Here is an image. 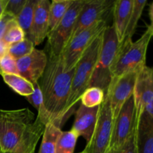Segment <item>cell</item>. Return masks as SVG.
I'll return each instance as SVG.
<instances>
[{
	"instance_id": "cell-13",
	"label": "cell",
	"mask_w": 153,
	"mask_h": 153,
	"mask_svg": "<svg viewBox=\"0 0 153 153\" xmlns=\"http://www.w3.org/2000/svg\"><path fill=\"white\" fill-rule=\"evenodd\" d=\"M47 63V54L43 50L34 48L29 55L16 61V67L19 76L34 85L39 82Z\"/></svg>"
},
{
	"instance_id": "cell-6",
	"label": "cell",
	"mask_w": 153,
	"mask_h": 153,
	"mask_svg": "<svg viewBox=\"0 0 153 153\" xmlns=\"http://www.w3.org/2000/svg\"><path fill=\"white\" fill-rule=\"evenodd\" d=\"M107 26L105 19L100 20L70 40L61 54L64 71L68 72L76 67L77 63L93 41Z\"/></svg>"
},
{
	"instance_id": "cell-28",
	"label": "cell",
	"mask_w": 153,
	"mask_h": 153,
	"mask_svg": "<svg viewBox=\"0 0 153 153\" xmlns=\"http://www.w3.org/2000/svg\"><path fill=\"white\" fill-rule=\"evenodd\" d=\"M25 38V34L16 19H13L9 23L2 40L8 45L22 41Z\"/></svg>"
},
{
	"instance_id": "cell-15",
	"label": "cell",
	"mask_w": 153,
	"mask_h": 153,
	"mask_svg": "<svg viewBox=\"0 0 153 153\" xmlns=\"http://www.w3.org/2000/svg\"><path fill=\"white\" fill-rule=\"evenodd\" d=\"M137 153H153V117L146 112L135 115Z\"/></svg>"
},
{
	"instance_id": "cell-9",
	"label": "cell",
	"mask_w": 153,
	"mask_h": 153,
	"mask_svg": "<svg viewBox=\"0 0 153 153\" xmlns=\"http://www.w3.org/2000/svg\"><path fill=\"white\" fill-rule=\"evenodd\" d=\"M135 128V106L134 97H130L123 105L114 120L110 145L108 150L119 151L131 137Z\"/></svg>"
},
{
	"instance_id": "cell-12",
	"label": "cell",
	"mask_w": 153,
	"mask_h": 153,
	"mask_svg": "<svg viewBox=\"0 0 153 153\" xmlns=\"http://www.w3.org/2000/svg\"><path fill=\"white\" fill-rule=\"evenodd\" d=\"M138 71L128 73L111 82L105 95L109 99L114 120L126 102L132 97Z\"/></svg>"
},
{
	"instance_id": "cell-37",
	"label": "cell",
	"mask_w": 153,
	"mask_h": 153,
	"mask_svg": "<svg viewBox=\"0 0 153 153\" xmlns=\"http://www.w3.org/2000/svg\"><path fill=\"white\" fill-rule=\"evenodd\" d=\"M79 153H85V152H84V151H82V152H79Z\"/></svg>"
},
{
	"instance_id": "cell-33",
	"label": "cell",
	"mask_w": 153,
	"mask_h": 153,
	"mask_svg": "<svg viewBox=\"0 0 153 153\" xmlns=\"http://www.w3.org/2000/svg\"><path fill=\"white\" fill-rule=\"evenodd\" d=\"M9 45L3 40H0V61L1 58L8 53Z\"/></svg>"
},
{
	"instance_id": "cell-30",
	"label": "cell",
	"mask_w": 153,
	"mask_h": 153,
	"mask_svg": "<svg viewBox=\"0 0 153 153\" xmlns=\"http://www.w3.org/2000/svg\"><path fill=\"white\" fill-rule=\"evenodd\" d=\"M26 2L27 0H7L4 12L16 19L25 7Z\"/></svg>"
},
{
	"instance_id": "cell-5",
	"label": "cell",
	"mask_w": 153,
	"mask_h": 153,
	"mask_svg": "<svg viewBox=\"0 0 153 153\" xmlns=\"http://www.w3.org/2000/svg\"><path fill=\"white\" fill-rule=\"evenodd\" d=\"M120 46L114 28L112 25H108L103 31L100 55L88 88H100L105 95L111 82V69Z\"/></svg>"
},
{
	"instance_id": "cell-2",
	"label": "cell",
	"mask_w": 153,
	"mask_h": 153,
	"mask_svg": "<svg viewBox=\"0 0 153 153\" xmlns=\"http://www.w3.org/2000/svg\"><path fill=\"white\" fill-rule=\"evenodd\" d=\"M103 31L93 41L76 64L70 88V95L64 110L65 120L73 113L74 106L80 100L82 94L89 86L100 55Z\"/></svg>"
},
{
	"instance_id": "cell-38",
	"label": "cell",
	"mask_w": 153,
	"mask_h": 153,
	"mask_svg": "<svg viewBox=\"0 0 153 153\" xmlns=\"http://www.w3.org/2000/svg\"><path fill=\"white\" fill-rule=\"evenodd\" d=\"M0 152H1V151H0Z\"/></svg>"
},
{
	"instance_id": "cell-4",
	"label": "cell",
	"mask_w": 153,
	"mask_h": 153,
	"mask_svg": "<svg viewBox=\"0 0 153 153\" xmlns=\"http://www.w3.org/2000/svg\"><path fill=\"white\" fill-rule=\"evenodd\" d=\"M35 119L34 114L27 108L0 109V151L6 152L13 150Z\"/></svg>"
},
{
	"instance_id": "cell-27",
	"label": "cell",
	"mask_w": 153,
	"mask_h": 153,
	"mask_svg": "<svg viewBox=\"0 0 153 153\" xmlns=\"http://www.w3.org/2000/svg\"><path fill=\"white\" fill-rule=\"evenodd\" d=\"M34 49V45L29 39L25 37L22 41L9 45L8 54L16 61L29 55Z\"/></svg>"
},
{
	"instance_id": "cell-35",
	"label": "cell",
	"mask_w": 153,
	"mask_h": 153,
	"mask_svg": "<svg viewBox=\"0 0 153 153\" xmlns=\"http://www.w3.org/2000/svg\"><path fill=\"white\" fill-rule=\"evenodd\" d=\"M7 0H0V17L4 13L6 4H7Z\"/></svg>"
},
{
	"instance_id": "cell-17",
	"label": "cell",
	"mask_w": 153,
	"mask_h": 153,
	"mask_svg": "<svg viewBox=\"0 0 153 153\" xmlns=\"http://www.w3.org/2000/svg\"><path fill=\"white\" fill-rule=\"evenodd\" d=\"M132 7L133 0H117L114 1L112 7L114 23L112 26L114 28L120 44L125 39L126 31L129 22Z\"/></svg>"
},
{
	"instance_id": "cell-22",
	"label": "cell",
	"mask_w": 153,
	"mask_h": 153,
	"mask_svg": "<svg viewBox=\"0 0 153 153\" xmlns=\"http://www.w3.org/2000/svg\"><path fill=\"white\" fill-rule=\"evenodd\" d=\"M33 85H34V91H33L32 94L25 97V98L29 102V103H31L37 109V112H38L37 117L41 121L43 125L46 126V124L50 122H49V115H48L46 108L44 107L41 89H40L39 82H37Z\"/></svg>"
},
{
	"instance_id": "cell-32",
	"label": "cell",
	"mask_w": 153,
	"mask_h": 153,
	"mask_svg": "<svg viewBox=\"0 0 153 153\" xmlns=\"http://www.w3.org/2000/svg\"><path fill=\"white\" fill-rule=\"evenodd\" d=\"M120 153H137L135 144V134L134 131L132 135L126 141L120 150Z\"/></svg>"
},
{
	"instance_id": "cell-1",
	"label": "cell",
	"mask_w": 153,
	"mask_h": 153,
	"mask_svg": "<svg viewBox=\"0 0 153 153\" xmlns=\"http://www.w3.org/2000/svg\"><path fill=\"white\" fill-rule=\"evenodd\" d=\"M75 68L68 72L64 71L61 55H49L46 70L39 81L49 122L59 128L65 122L64 110L70 95Z\"/></svg>"
},
{
	"instance_id": "cell-24",
	"label": "cell",
	"mask_w": 153,
	"mask_h": 153,
	"mask_svg": "<svg viewBox=\"0 0 153 153\" xmlns=\"http://www.w3.org/2000/svg\"><path fill=\"white\" fill-rule=\"evenodd\" d=\"M146 3H147V1L146 0H133L132 10H131L128 27H127L126 31L124 40L132 39V36L134 35V32H135L138 21L141 16L142 13H143V10L146 6Z\"/></svg>"
},
{
	"instance_id": "cell-7",
	"label": "cell",
	"mask_w": 153,
	"mask_h": 153,
	"mask_svg": "<svg viewBox=\"0 0 153 153\" xmlns=\"http://www.w3.org/2000/svg\"><path fill=\"white\" fill-rule=\"evenodd\" d=\"M86 0H73L64 17L48 34L49 55L58 56L70 40L77 18Z\"/></svg>"
},
{
	"instance_id": "cell-11",
	"label": "cell",
	"mask_w": 153,
	"mask_h": 153,
	"mask_svg": "<svg viewBox=\"0 0 153 153\" xmlns=\"http://www.w3.org/2000/svg\"><path fill=\"white\" fill-rule=\"evenodd\" d=\"M114 1L111 0H86L78 16L70 40L86 28L105 19L104 16L111 9L112 10Z\"/></svg>"
},
{
	"instance_id": "cell-10",
	"label": "cell",
	"mask_w": 153,
	"mask_h": 153,
	"mask_svg": "<svg viewBox=\"0 0 153 153\" xmlns=\"http://www.w3.org/2000/svg\"><path fill=\"white\" fill-rule=\"evenodd\" d=\"M133 97L135 115L146 112L153 117V67L146 65L139 70Z\"/></svg>"
},
{
	"instance_id": "cell-18",
	"label": "cell",
	"mask_w": 153,
	"mask_h": 153,
	"mask_svg": "<svg viewBox=\"0 0 153 153\" xmlns=\"http://www.w3.org/2000/svg\"><path fill=\"white\" fill-rule=\"evenodd\" d=\"M45 126L36 117L34 122L27 128L19 144L10 152L0 153H34L37 143L43 135Z\"/></svg>"
},
{
	"instance_id": "cell-23",
	"label": "cell",
	"mask_w": 153,
	"mask_h": 153,
	"mask_svg": "<svg viewBox=\"0 0 153 153\" xmlns=\"http://www.w3.org/2000/svg\"><path fill=\"white\" fill-rule=\"evenodd\" d=\"M38 0H27L25 7L20 12L17 17L16 18V22L19 26L23 30L25 34V37L28 38L32 24L33 17L34 14L36 5Z\"/></svg>"
},
{
	"instance_id": "cell-26",
	"label": "cell",
	"mask_w": 153,
	"mask_h": 153,
	"mask_svg": "<svg viewBox=\"0 0 153 153\" xmlns=\"http://www.w3.org/2000/svg\"><path fill=\"white\" fill-rule=\"evenodd\" d=\"M105 99V93L102 89L96 87L88 88L81 97V105L87 108L100 106Z\"/></svg>"
},
{
	"instance_id": "cell-3",
	"label": "cell",
	"mask_w": 153,
	"mask_h": 153,
	"mask_svg": "<svg viewBox=\"0 0 153 153\" xmlns=\"http://www.w3.org/2000/svg\"><path fill=\"white\" fill-rule=\"evenodd\" d=\"M153 37L148 29L135 42L125 40L120 46L111 69V82L128 73L138 71L146 66L148 46Z\"/></svg>"
},
{
	"instance_id": "cell-29",
	"label": "cell",
	"mask_w": 153,
	"mask_h": 153,
	"mask_svg": "<svg viewBox=\"0 0 153 153\" xmlns=\"http://www.w3.org/2000/svg\"><path fill=\"white\" fill-rule=\"evenodd\" d=\"M0 74L19 75L16 67V61L8 53L0 61Z\"/></svg>"
},
{
	"instance_id": "cell-31",
	"label": "cell",
	"mask_w": 153,
	"mask_h": 153,
	"mask_svg": "<svg viewBox=\"0 0 153 153\" xmlns=\"http://www.w3.org/2000/svg\"><path fill=\"white\" fill-rule=\"evenodd\" d=\"M14 17L10 15L9 13L4 12L2 16L0 17V40H2L5 31L7 30L9 23Z\"/></svg>"
},
{
	"instance_id": "cell-19",
	"label": "cell",
	"mask_w": 153,
	"mask_h": 153,
	"mask_svg": "<svg viewBox=\"0 0 153 153\" xmlns=\"http://www.w3.org/2000/svg\"><path fill=\"white\" fill-rule=\"evenodd\" d=\"M61 132V128L52 123L46 124L38 153H56L57 141Z\"/></svg>"
},
{
	"instance_id": "cell-20",
	"label": "cell",
	"mask_w": 153,
	"mask_h": 153,
	"mask_svg": "<svg viewBox=\"0 0 153 153\" xmlns=\"http://www.w3.org/2000/svg\"><path fill=\"white\" fill-rule=\"evenodd\" d=\"M4 82L13 90L14 92L24 97L32 94L34 85L25 78L19 75L1 74Z\"/></svg>"
},
{
	"instance_id": "cell-34",
	"label": "cell",
	"mask_w": 153,
	"mask_h": 153,
	"mask_svg": "<svg viewBox=\"0 0 153 153\" xmlns=\"http://www.w3.org/2000/svg\"><path fill=\"white\" fill-rule=\"evenodd\" d=\"M149 19H150V25L148 26L147 29L150 31L151 34H152L153 36V2L150 4V6H149Z\"/></svg>"
},
{
	"instance_id": "cell-25",
	"label": "cell",
	"mask_w": 153,
	"mask_h": 153,
	"mask_svg": "<svg viewBox=\"0 0 153 153\" xmlns=\"http://www.w3.org/2000/svg\"><path fill=\"white\" fill-rule=\"evenodd\" d=\"M73 130L62 131L56 144V153H74L77 140L79 138Z\"/></svg>"
},
{
	"instance_id": "cell-8",
	"label": "cell",
	"mask_w": 153,
	"mask_h": 153,
	"mask_svg": "<svg viewBox=\"0 0 153 153\" xmlns=\"http://www.w3.org/2000/svg\"><path fill=\"white\" fill-rule=\"evenodd\" d=\"M114 119L108 97L105 95L104 101L100 105L97 125L91 140L86 144L85 153H105L110 145Z\"/></svg>"
},
{
	"instance_id": "cell-14",
	"label": "cell",
	"mask_w": 153,
	"mask_h": 153,
	"mask_svg": "<svg viewBox=\"0 0 153 153\" xmlns=\"http://www.w3.org/2000/svg\"><path fill=\"white\" fill-rule=\"evenodd\" d=\"M49 6L50 2L48 0L37 1L28 37V39L34 43V46L43 43L49 34Z\"/></svg>"
},
{
	"instance_id": "cell-21",
	"label": "cell",
	"mask_w": 153,
	"mask_h": 153,
	"mask_svg": "<svg viewBox=\"0 0 153 153\" xmlns=\"http://www.w3.org/2000/svg\"><path fill=\"white\" fill-rule=\"evenodd\" d=\"M72 1L73 0H53L50 3L49 11V31L53 30L64 17Z\"/></svg>"
},
{
	"instance_id": "cell-36",
	"label": "cell",
	"mask_w": 153,
	"mask_h": 153,
	"mask_svg": "<svg viewBox=\"0 0 153 153\" xmlns=\"http://www.w3.org/2000/svg\"><path fill=\"white\" fill-rule=\"evenodd\" d=\"M105 153H120L119 151H114V150H108Z\"/></svg>"
},
{
	"instance_id": "cell-16",
	"label": "cell",
	"mask_w": 153,
	"mask_h": 153,
	"mask_svg": "<svg viewBox=\"0 0 153 153\" xmlns=\"http://www.w3.org/2000/svg\"><path fill=\"white\" fill-rule=\"evenodd\" d=\"M100 106L94 108H87L81 105L76 112V117L71 129L82 137L88 144L91 140L98 117Z\"/></svg>"
}]
</instances>
